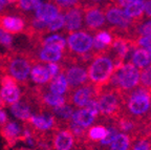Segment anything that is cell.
Wrapping results in <instances>:
<instances>
[{
	"instance_id": "4",
	"label": "cell",
	"mask_w": 151,
	"mask_h": 150,
	"mask_svg": "<svg viewBox=\"0 0 151 150\" xmlns=\"http://www.w3.org/2000/svg\"><path fill=\"white\" fill-rule=\"evenodd\" d=\"M151 94L149 89L139 87L130 94L127 102V108L131 115L141 117L150 109Z\"/></svg>"
},
{
	"instance_id": "7",
	"label": "cell",
	"mask_w": 151,
	"mask_h": 150,
	"mask_svg": "<svg viewBox=\"0 0 151 150\" xmlns=\"http://www.w3.org/2000/svg\"><path fill=\"white\" fill-rule=\"evenodd\" d=\"M24 16L11 14H0V28L11 35L25 33L27 24Z\"/></svg>"
},
{
	"instance_id": "27",
	"label": "cell",
	"mask_w": 151,
	"mask_h": 150,
	"mask_svg": "<svg viewBox=\"0 0 151 150\" xmlns=\"http://www.w3.org/2000/svg\"><path fill=\"white\" fill-rule=\"evenodd\" d=\"M144 7L145 1H135L126 5L123 11L128 18L131 19L132 21H135V20H141L142 16L144 14Z\"/></svg>"
},
{
	"instance_id": "43",
	"label": "cell",
	"mask_w": 151,
	"mask_h": 150,
	"mask_svg": "<svg viewBox=\"0 0 151 150\" xmlns=\"http://www.w3.org/2000/svg\"><path fill=\"white\" fill-rule=\"evenodd\" d=\"M132 150H151V145L147 140H139L134 144Z\"/></svg>"
},
{
	"instance_id": "9",
	"label": "cell",
	"mask_w": 151,
	"mask_h": 150,
	"mask_svg": "<svg viewBox=\"0 0 151 150\" xmlns=\"http://www.w3.org/2000/svg\"><path fill=\"white\" fill-rule=\"evenodd\" d=\"M104 14H105V19L109 24L116 26V27H118L119 30H122V31H127L133 22L131 19H129L126 16L124 11L118 6L107 5L106 11Z\"/></svg>"
},
{
	"instance_id": "24",
	"label": "cell",
	"mask_w": 151,
	"mask_h": 150,
	"mask_svg": "<svg viewBox=\"0 0 151 150\" xmlns=\"http://www.w3.org/2000/svg\"><path fill=\"white\" fill-rule=\"evenodd\" d=\"M11 112L16 119L21 120L24 122H27L28 119L33 115L29 104L26 103V101H21V100L11 105Z\"/></svg>"
},
{
	"instance_id": "31",
	"label": "cell",
	"mask_w": 151,
	"mask_h": 150,
	"mask_svg": "<svg viewBox=\"0 0 151 150\" xmlns=\"http://www.w3.org/2000/svg\"><path fill=\"white\" fill-rule=\"evenodd\" d=\"M107 132V128L103 125H96L88 130V138L93 142H100L105 136Z\"/></svg>"
},
{
	"instance_id": "15",
	"label": "cell",
	"mask_w": 151,
	"mask_h": 150,
	"mask_svg": "<svg viewBox=\"0 0 151 150\" xmlns=\"http://www.w3.org/2000/svg\"><path fill=\"white\" fill-rule=\"evenodd\" d=\"M0 133L5 143L9 147H12L19 140H21L22 130L17 123L13 122V121H7L5 124L0 126Z\"/></svg>"
},
{
	"instance_id": "22",
	"label": "cell",
	"mask_w": 151,
	"mask_h": 150,
	"mask_svg": "<svg viewBox=\"0 0 151 150\" xmlns=\"http://www.w3.org/2000/svg\"><path fill=\"white\" fill-rule=\"evenodd\" d=\"M131 63L137 68H145L151 65V56L146 49L143 47H135L132 50L131 55Z\"/></svg>"
},
{
	"instance_id": "33",
	"label": "cell",
	"mask_w": 151,
	"mask_h": 150,
	"mask_svg": "<svg viewBox=\"0 0 151 150\" xmlns=\"http://www.w3.org/2000/svg\"><path fill=\"white\" fill-rule=\"evenodd\" d=\"M139 83L144 88H151V65L142 68V71H139Z\"/></svg>"
},
{
	"instance_id": "23",
	"label": "cell",
	"mask_w": 151,
	"mask_h": 150,
	"mask_svg": "<svg viewBox=\"0 0 151 150\" xmlns=\"http://www.w3.org/2000/svg\"><path fill=\"white\" fill-rule=\"evenodd\" d=\"M50 86H48V90L55 94H60V96H64L68 90V83L64 75V73H60L56 76V77L52 78L50 82Z\"/></svg>"
},
{
	"instance_id": "5",
	"label": "cell",
	"mask_w": 151,
	"mask_h": 150,
	"mask_svg": "<svg viewBox=\"0 0 151 150\" xmlns=\"http://www.w3.org/2000/svg\"><path fill=\"white\" fill-rule=\"evenodd\" d=\"M93 38L86 32L76 31L69 33V36L66 40V46L73 54L83 56L91 50Z\"/></svg>"
},
{
	"instance_id": "45",
	"label": "cell",
	"mask_w": 151,
	"mask_h": 150,
	"mask_svg": "<svg viewBox=\"0 0 151 150\" xmlns=\"http://www.w3.org/2000/svg\"><path fill=\"white\" fill-rule=\"evenodd\" d=\"M144 13L147 16L151 18V0H146V1H145Z\"/></svg>"
},
{
	"instance_id": "38",
	"label": "cell",
	"mask_w": 151,
	"mask_h": 150,
	"mask_svg": "<svg viewBox=\"0 0 151 150\" xmlns=\"http://www.w3.org/2000/svg\"><path fill=\"white\" fill-rule=\"evenodd\" d=\"M137 44L139 45V47H143V48L146 49L151 56V35L141 36V37L137 39Z\"/></svg>"
},
{
	"instance_id": "12",
	"label": "cell",
	"mask_w": 151,
	"mask_h": 150,
	"mask_svg": "<svg viewBox=\"0 0 151 150\" xmlns=\"http://www.w3.org/2000/svg\"><path fill=\"white\" fill-rule=\"evenodd\" d=\"M75 145V136L69 129L57 130L52 138L54 150H71Z\"/></svg>"
},
{
	"instance_id": "11",
	"label": "cell",
	"mask_w": 151,
	"mask_h": 150,
	"mask_svg": "<svg viewBox=\"0 0 151 150\" xmlns=\"http://www.w3.org/2000/svg\"><path fill=\"white\" fill-rule=\"evenodd\" d=\"M98 103L100 107V113L103 115H113L118 112L119 107H120V100L119 97L114 92H104L98 99Z\"/></svg>"
},
{
	"instance_id": "34",
	"label": "cell",
	"mask_w": 151,
	"mask_h": 150,
	"mask_svg": "<svg viewBox=\"0 0 151 150\" xmlns=\"http://www.w3.org/2000/svg\"><path fill=\"white\" fill-rule=\"evenodd\" d=\"M118 133H119V129L116 128V127L109 126L108 128H107V132H106V134H105V136L100 141V144L103 146H109Z\"/></svg>"
},
{
	"instance_id": "3",
	"label": "cell",
	"mask_w": 151,
	"mask_h": 150,
	"mask_svg": "<svg viewBox=\"0 0 151 150\" xmlns=\"http://www.w3.org/2000/svg\"><path fill=\"white\" fill-rule=\"evenodd\" d=\"M111 85L116 86L123 90H131L139 83V71L132 63L121 64L114 69L109 79Z\"/></svg>"
},
{
	"instance_id": "25",
	"label": "cell",
	"mask_w": 151,
	"mask_h": 150,
	"mask_svg": "<svg viewBox=\"0 0 151 150\" xmlns=\"http://www.w3.org/2000/svg\"><path fill=\"white\" fill-rule=\"evenodd\" d=\"M111 46H112L113 52L118 56L119 61H123V60L127 59L130 56V53H132V50H133V49H131V44L122 38H116L113 40Z\"/></svg>"
},
{
	"instance_id": "6",
	"label": "cell",
	"mask_w": 151,
	"mask_h": 150,
	"mask_svg": "<svg viewBox=\"0 0 151 150\" xmlns=\"http://www.w3.org/2000/svg\"><path fill=\"white\" fill-rule=\"evenodd\" d=\"M0 98L5 105H12L21 99V90L18 86V82L9 75L0 77Z\"/></svg>"
},
{
	"instance_id": "30",
	"label": "cell",
	"mask_w": 151,
	"mask_h": 150,
	"mask_svg": "<svg viewBox=\"0 0 151 150\" xmlns=\"http://www.w3.org/2000/svg\"><path fill=\"white\" fill-rule=\"evenodd\" d=\"M52 112H54L56 119H61L64 121H69L71 118V115L73 112V109L71 108V106L69 105H64L60 106V107H55L52 108Z\"/></svg>"
},
{
	"instance_id": "32",
	"label": "cell",
	"mask_w": 151,
	"mask_h": 150,
	"mask_svg": "<svg viewBox=\"0 0 151 150\" xmlns=\"http://www.w3.org/2000/svg\"><path fill=\"white\" fill-rule=\"evenodd\" d=\"M64 27V15L60 13L57 17H55L52 20H50L46 25V31L45 33H52L57 32Z\"/></svg>"
},
{
	"instance_id": "17",
	"label": "cell",
	"mask_w": 151,
	"mask_h": 150,
	"mask_svg": "<svg viewBox=\"0 0 151 150\" xmlns=\"http://www.w3.org/2000/svg\"><path fill=\"white\" fill-rule=\"evenodd\" d=\"M94 90L91 86H79L71 94V103L79 108L85 107L93 98Z\"/></svg>"
},
{
	"instance_id": "2",
	"label": "cell",
	"mask_w": 151,
	"mask_h": 150,
	"mask_svg": "<svg viewBox=\"0 0 151 150\" xmlns=\"http://www.w3.org/2000/svg\"><path fill=\"white\" fill-rule=\"evenodd\" d=\"M116 69L114 61L108 56H98L88 66L87 76L90 82L96 85H103L107 83Z\"/></svg>"
},
{
	"instance_id": "14",
	"label": "cell",
	"mask_w": 151,
	"mask_h": 150,
	"mask_svg": "<svg viewBox=\"0 0 151 150\" xmlns=\"http://www.w3.org/2000/svg\"><path fill=\"white\" fill-rule=\"evenodd\" d=\"M64 75H65L67 83H68V87H71V88L82 86L88 81L86 68L80 65H71L67 67Z\"/></svg>"
},
{
	"instance_id": "28",
	"label": "cell",
	"mask_w": 151,
	"mask_h": 150,
	"mask_svg": "<svg viewBox=\"0 0 151 150\" xmlns=\"http://www.w3.org/2000/svg\"><path fill=\"white\" fill-rule=\"evenodd\" d=\"M130 138L125 132H119L109 145V150H129Z\"/></svg>"
},
{
	"instance_id": "40",
	"label": "cell",
	"mask_w": 151,
	"mask_h": 150,
	"mask_svg": "<svg viewBox=\"0 0 151 150\" xmlns=\"http://www.w3.org/2000/svg\"><path fill=\"white\" fill-rule=\"evenodd\" d=\"M137 34L139 36L151 35V20H148V21L139 24L137 26Z\"/></svg>"
},
{
	"instance_id": "10",
	"label": "cell",
	"mask_w": 151,
	"mask_h": 150,
	"mask_svg": "<svg viewBox=\"0 0 151 150\" xmlns=\"http://www.w3.org/2000/svg\"><path fill=\"white\" fill-rule=\"evenodd\" d=\"M64 28L66 32L73 33L79 31L83 24V9L80 4L69 7L64 12Z\"/></svg>"
},
{
	"instance_id": "44",
	"label": "cell",
	"mask_w": 151,
	"mask_h": 150,
	"mask_svg": "<svg viewBox=\"0 0 151 150\" xmlns=\"http://www.w3.org/2000/svg\"><path fill=\"white\" fill-rule=\"evenodd\" d=\"M9 120H7V115L4 110H3L2 108L0 107V126H2L3 124L7 122Z\"/></svg>"
},
{
	"instance_id": "35",
	"label": "cell",
	"mask_w": 151,
	"mask_h": 150,
	"mask_svg": "<svg viewBox=\"0 0 151 150\" xmlns=\"http://www.w3.org/2000/svg\"><path fill=\"white\" fill-rule=\"evenodd\" d=\"M94 38L97 40H99L100 42L103 43L105 46H110L111 43L113 41V38H112V35H111L109 32L107 31H101V32H98L94 36Z\"/></svg>"
},
{
	"instance_id": "29",
	"label": "cell",
	"mask_w": 151,
	"mask_h": 150,
	"mask_svg": "<svg viewBox=\"0 0 151 150\" xmlns=\"http://www.w3.org/2000/svg\"><path fill=\"white\" fill-rule=\"evenodd\" d=\"M43 0H18L15 6L20 12H35L37 7L42 3Z\"/></svg>"
},
{
	"instance_id": "26",
	"label": "cell",
	"mask_w": 151,
	"mask_h": 150,
	"mask_svg": "<svg viewBox=\"0 0 151 150\" xmlns=\"http://www.w3.org/2000/svg\"><path fill=\"white\" fill-rule=\"evenodd\" d=\"M37 43L39 46H52V47H58V48L64 50L66 47V39L63 36L59 35V34H54V35L47 36L45 38H38ZM35 40V41H36Z\"/></svg>"
},
{
	"instance_id": "36",
	"label": "cell",
	"mask_w": 151,
	"mask_h": 150,
	"mask_svg": "<svg viewBox=\"0 0 151 150\" xmlns=\"http://www.w3.org/2000/svg\"><path fill=\"white\" fill-rule=\"evenodd\" d=\"M0 45L4 46L5 48L9 49L13 46V38L12 35L6 32H4L3 30L0 28Z\"/></svg>"
},
{
	"instance_id": "13",
	"label": "cell",
	"mask_w": 151,
	"mask_h": 150,
	"mask_svg": "<svg viewBox=\"0 0 151 150\" xmlns=\"http://www.w3.org/2000/svg\"><path fill=\"white\" fill-rule=\"evenodd\" d=\"M57 120L55 115L41 113V115H32L28 119L27 124L33 127L34 130L39 132H45L47 130H52L56 127Z\"/></svg>"
},
{
	"instance_id": "20",
	"label": "cell",
	"mask_w": 151,
	"mask_h": 150,
	"mask_svg": "<svg viewBox=\"0 0 151 150\" xmlns=\"http://www.w3.org/2000/svg\"><path fill=\"white\" fill-rule=\"evenodd\" d=\"M94 120H96V115L86 107L79 108V109L75 110L70 118V121H73V123L85 129L91 126L93 124Z\"/></svg>"
},
{
	"instance_id": "47",
	"label": "cell",
	"mask_w": 151,
	"mask_h": 150,
	"mask_svg": "<svg viewBox=\"0 0 151 150\" xmlns=\"http://www.w3.org/2000/svg\"><path fill=\"white\" fill-rule=\"evenodd\" d=\"M18 150H27V149H24V148H21V149H18Z\"/></svg>"
},
{
	"instance_id": "41",
	"label": "cell",
	"mask_w": 151,
	"mask_h": 150,
	"mask_svg": "<svg viewBox=\"0 0 151 150\" xmlns=\"http://www.w3.org/2000/svg\"><path fill=\"white\" fill-rule=\"evenodd\" d=\"M86 108H88L92 113H93L96 117L98 115H100V107H99V103H98V100L97 99H93L92 98L89 102L87 103V105L85 106Z\"/></svg>"
},
{
	"instance_id": "39",
	"label": "cell",
	"mask_w": 151,
	"mask_h": 150,
	"mask_svg": "<svg viewBox=\"0 0 151 150\" xmlns=\"http://www.w3.org/2000/svg\"><path fill=\"white\" fill-rule=\"evenodd\" d=\"M134 128V123L132 122L131 120L128 119H122L119 122V129H121L123 132H129L132 129Z\"/></svg>"
},
{
	"instance_id": "48",
	"label": "cell",
	"mask_w": 151,
	"mask_h": 150,
	"mask_svg": "<svg viewBox=\"0 0 151 150\" xmlns=\"http://www.w3.org/2000/svg\"><path fill=\"white\" fill-rule=\"evenodd\" d=\"M150 109H151V99H150Z\"/></svg>"
},
{
	"instance_id": "18",
	"label": "cell",
	"mask_w": 151,
	"mask_h": 150,
	"mask_svg": "<svg viewBox=\"0 0 151 150\" xmlns=\"http://www.w3.org/2000/svg\"><path fill=\"white\" fill-rule=\"evenodd\" d=\"M37 94V101L38 103H40L43 107L47 108H55V107H60V106L66 104V99L64 96H60V94H55L52 92H36Z\"/></svg>"
},
{
	"instance_id": "37",
	"label": "cell",
	"mask_w": 151,
	"mask_h": 150,
	"mask_svg": "<svg viewBox=\"0 0 151 150\" xmlns=\"http://www.w3.org/2000/svg\"><path fill=\"white\" fill-rule=\"evenodd\" d=\"M52 1L57 6L60 7V9H67L69 7L77 6L80 4V0H52Z\"/></svg>"
},
{
	"instance_id": "19",
	"label": "cell",
	"mask_w": 151,
	"mask_h": 150,
	"mask_svg": "<svg viewBox=\"0 0 151 150\" xmlns=\"http://www.w3.org/2000/svg\"><path fill=\"white\" fill-rule=\"evenodd\" d=\"M62 49L52 46H39L38 50V61L41 63H52L59 62L63 58Z\"/></svg>"
},
{
	"instance_id": "8",
	"label": "cell",
	"mask_w": 151,
	"mask_h": 150,
	"mask_svg": "<svg viewBox=\"0 0 151 150\" xmlns=\"http://www.w3.org/2000/svg\"><path fill=\"white\" fill-rule=\"evenodd\" d=\"M83 9V16H84V22L87 28L94 31L99 30L105 24V14L103 9H99L97 5H84Z\"/></svg>"
},
{
	"instance_id": "1",
	"label": "cell",
	"mask_w": 151,
	"mask_h": 150,
	"mask_svg": "<svg viewBox=\"0 0 151 150\" xmlns=\"http://www.w3.org/2000/svg\"><path fill=\"white\" fill-rule=\"evenodd\" d=\"M4 58L5 73L14 78L18 83L25 84L29 78L32 68V57L26 54H11Z\"/></svg>"
},
{
	"instance_id": "16",
	"label": "cell",
	"mask_w": 151,
	"mask_h": 150,
	"mask_svg": "<svg viewBox=\"0 0 151 150\" xmlns=\"http://www.w3.org/2000/svg\"><path fill=\"white\" fill-rule=\"evenodd\" d=\"M60 13H61L60 9L55 3L42 2L35 11L34 17L45 22V23H48L50 20H52L55 17L58 16Z\"/></svg>"
},
{
	"instance_id": "42",
	"label": "cell",
	"mask_w": 151,
	"mask_h": 150,
	"mask_svg": "<svg viewBox=\"0 0 151 150\" xmlns=\"http://www.w3.org/2000/svg\"><path fill=\"white\" fill-rule=\"evenodd\" d=\"M46 66H47V69H48V71H50V76H52V78L56 77L58 74H60V71H61V67H60V65L57 62H52V63H46Z\"/></svg>"
},
{
	"instance_id": "46",
	"label": "cell",
	"mask_w": 151,
	"mask_h": 150,
	"mask_svg": "<svg viewBox=\"0 0 151 150\" xmlns=\"http://www.w3.org/2000/svg\"><path fill=\"white\" fill-rule=\"evenodd\" d=\"M7 5L6 1L5 0H0V14L3 12V9H4V7Z\"/></svg>"
},
{
	"instance_id": "49",
	"label": "cell",
	"mask_w": 151,
	"mask_h": 150,
	"mask_svg": "<svg viewBox=\"0 0 151 150\" xmlns=\"http://www.w3.org/2000/svg\"><path fill=\"white\" fill-rule=\"evenodd\" d=\"M94 150H97V149H94Z\"/></svg>"
},
{
	"instance_id": "21",
	"label": "cell",
	"mask_w": 151,
	"mask_h": 150,
	"mask_svg": "<svg viewBox=\"0 0 151 150\" xmlns=\"http://www.w3.org/2000/svg\"><path fill=\"white\" fill-rule=\"evenodd\" d=\"M29 78L32 79L34 83L39 85L47 84L52 79L50 71L47 69L46 65H43L41 63H35L31 68Z\"/></svg>"
}]
</instances>
